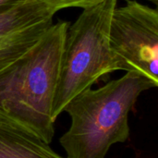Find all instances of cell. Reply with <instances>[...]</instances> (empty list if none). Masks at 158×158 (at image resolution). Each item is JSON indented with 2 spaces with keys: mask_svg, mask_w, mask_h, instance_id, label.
Segmentation results:
<instances>
[{
  "mask_svg": "<svg viewBox=\"0 0 158 158\" xmlns=\"http://www.w3.org/2000/svg\"><path fill=\"white\" fill-rule=\"evenodd\" d=\"M47 6L52 11L56 13L58 10L69 7H81L93 6L101 0H38Z\"/></svg>",
  "mask_w": 158,
  "mask_h": 158,
  "instance_id": "obj_7",
  "label": "cell"
},
{
  "mask_svg": "<svg viewBox=\"0 0 158 158\" xmlns=\"http://www.w3.org/2000/svg\"><path fill=\"white\" fill-rule=\"evenodd\" d=\"M118 0H101L83 8L68 28L61 54L53 115L102 77L116 71L109 46V28Z\"/></svg>",
  "mask_w": 158,
  "mask_h": 158,
  "instance_id": "obj_3",
  "label": "cell"
},
{
  "mask_svg": "<svg viewBox=\"0 0 158 158\" xmlns=\"http://www.w3.org/2000/svg\"><path fill=\"white\" fill-rule=\"evenodd\" d=\"M148 1H151V2H153V3H155L156 5L157 4V0H148Z\"/></svg>",
  "mask_w": 158,
  "mask_h": 158,
  "instance_id": "obj_9",
  "label": "cell"
},
{
  "mask_svg": "<svg viewBox=\"0 0 158 158\" xmlns=\"http://www.w3.org/2000/svg\"><path fill=\"white\" fill-rule=\"evenodd\" d=\"M157 85L128 71L98 89L89 88L65 107L71 119L59 143L67 158H106L112 145L130 137L129 115L140 95Z\"/></svg>",
  "mask_w": 158,
  "mask_h": 158,
  "instance_id": "obj_2",
  "label": "cell"
},
{
  "mask_svg": "<svg viewBox=\"0 0 158 158\" xmlns=\"http://www.w3.org/2000/svg\"><path fill=\"white\" fill-rule=\"evenodd\" d=\"M21 1L22 0H0V13L11 8Z\"/></svg>",
  "mask_w": 158,
  "mask_h": 158,
  "instance_id": "obj_8",
  "label": "cell"
},
{
  "mask_svg": "<svg viewBox=\"0 0 158 158\" xmlns=\"http://www.w3.org/2000/svg\"><path fill=\"white\" fill-rule=\"evenodd\" d=\"M116 70L134 71L158 86V12L136 0L116 6L109 28Z\"/></svg>",
  "mask_w": 158,
  "mask_h": 158,
  "instance_id": "obj_4",
  "label": "cell"
},
{
  "mask_svg": "<svg viewBox=\"0 0 158 158\" xmlns=\"http://www.w3.org/2000/svg\"><path fill=\"white\" fill-rule=\"evenodd\" d=\"M55 14L38 0H22L0 13V69L39 41L54 23Z\"/></svg>",
  "mask_w": 158,
  "mask_h": 158,
  "instance_id": "obj_5",
  "label": "cell"
},
{
  "mask_svg": "<svg viewBox=\"0 0 158 158\" xmlns=\"http://www.w3.org/2000/svg\"><path fill=\"white\" fill-rule=\"evenodd\" d=\"M69 25L53 23L35 44L0 69V121L49 144L55 135L54 102Z\"/></svg>",
  "mask_w": 158,
  "mask_h": 158,
  "instance_id": "obj_1",
  "label": "cell"
},
{
  "mask_svg": "<svg viewBox=\"0 0 158 158\" xmlns=\"http://www.w3.org/2000/svg\"><path fill=\"white\" fill-rule=\"evenodd\" d=\"M0 158H67L39 137L0 121Z\"/></svg>",
  "mask_w": 158,
  "mask_h": 158,
  "instance_id": "obj_6",
  "label": "cell"
}]
</instances>
